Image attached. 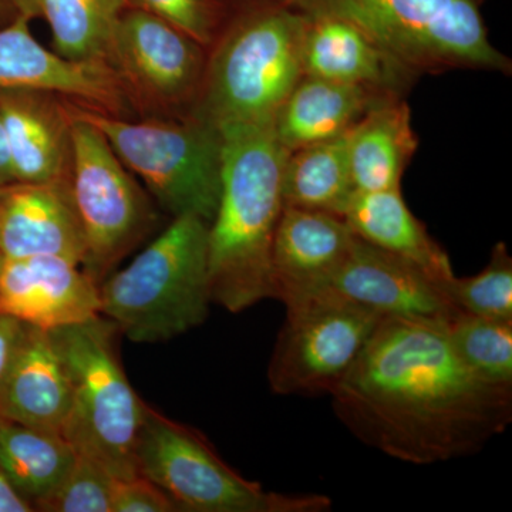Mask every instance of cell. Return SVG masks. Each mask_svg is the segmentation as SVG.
Segmentation results:
<instances>
[{"instance_id": "6da1fadb", "label": "cell", "mask_w": 512, "mask_h": 512, "mask_svg": "<svg viewBox=\"0 0 512 512\" xmlns=\"http://www.w3.org/2000/svg\"><path fill=\"white\" fill-rule=\"evenodd\" d=\"M330 396L357 440L416 466L473 456L512 421V386L477 376L427 320L383 318Z\"/></svg>"}, {"instance_id": "7a4b0ae2", "label": "cell", "mask_w": 512, "mask_h": 512, "mask_svg": "<svg viewBox=\"0 0 512 512\" xmlns=\"http://www.w3.org/2000/svg\"><path fill=\"white\" fill-rule=\"evenodd\" d=\"M221 194L208 225L212 303L239 313L271 299V255L284 211L282 173L288 151L272 124L221 128Z\"/></svg>"}, {"instance_id": "3957f363", "label": "cell", "mask_w": 512, "mask_h": 512, "mask_svg": "<svg viewBox=\"0 0 512 512\" xmlns=\"http://www.w3.org/2000/svg\"><path fill=\"white\" fill-rule=\"evenodd\" d=\"M306 23V13L286 6L231 12L208 47L192 116L217 130L274 123L279 107L303 76Z\"/></svg>"}, {"instance_id": "277c9868", "label": "cell", "mask_w": 512, "mask_h": 512, "mask_svg": "<svg viewBox=\"0 0 512 512\" xmlns=\"http://www.w3.org/2000/svg\"><path fill=\"white\" fill-rule=\"evenodd\" d=\"M208 222L173 218L143 251L99 286L100 315L134 343L167 342L210 315Z\"/></svg>"}, {"instance_id": "5b68a950", "label": "cell", "mask_w": 512, "mask_h": 512, "mask_svg": "<svg viewBox=\"0 0 512 512\" xmlns=\"http://www.w3.org/2000/svg\"><path fill=\"white\" fill-rule=\"evenodd\" d=\"M72 383L64 439L117 480L136 477V444L147 403L121 365L111 320L97 315L50 330Z\"/></svg>"}, {"instance_id": "8992f818", "label": "cell", "mask_w": 512, "mask_h": 512, "mask_svg": "<svg viewBox=\"0 0 512 512\" xmlns=\"http://www.w3.org/2000/svg\"><path fill=\"white\" fill-rule=\"evenodd\" d=\"M483 0H298L306 15L333 16L362 30L417 76L450 70L511 72L481 13Z\"/></svg>"}, {"instance_id": "52a82bcc", "label": "cell", "mask_w": 512, "mask_h": 512, "mask_svg": "<svg viewBox=\"0 0 512 512\" xmlns=\"http://www.w3.org/2000/svg\"><path fill=\"white\" fill-rule=\"evenodd\" d=\"M76 116L107 138L158 210L173 218L197 215L214 220L221 194L222 136L192 114L177 117H117L83 109Z\"/></svg>"}, {"instance_id": "ba28073f", "label": "cell", "mask_w": 512, "mask_h": 512, "mask_svg": "<svg viewBox=\"0 0 512 512\" xmlns=\"http://www.w3.org/2000/svg\"><path fill=\"white\" fill-rule=\"evenodd\" d=\"M137 474L160 487L180 512H328L326 495L265 491L228 466L210 440L146 407L136 444Z\"/></svg>"}, {"instance_id": "9c48e42d", "label": "cell", "mask_w": 512, "mask_h": 512, "mask_svg": "<svg viewBox=\"0 0 512 512\" xmlns=\"http://www.w3.org/2000/svg\"><path fill=\"white\" fill-rule=\"evenodd\" d=\"M70 114V191L86 248L82 268L100 286L156 232L161 211L99 128L76 116L72 109Z\"/></svg>"}, {"instance_id": "30bf717a", "label": "cell", "mask_w": 512, "mask_h": 512, "mask_svg": "<svg viewBox=\"0 0 512 512\" xmlns=\"http://www.w3.org/2000/svg\"><path fill=\"white\" fill-rule=\"evenodd\" d=\"M208 47L167 20L124 10L104 53L133 117L187 116L200 93Z\"/></svg>"}, {"instance_id": "8fae6325", "label": "cell", "mask_w": 512, "mask_h": 512, "mask_svg": "<svg viewBox=\"0 0 512 512\" xmlns=\"http://www.w3.org/2000/svg\"><path fill=\"white\" fill-rule=\"evenodd\" d=\"M383 316L325 291L286 308L268 365L272 392L281 396L330 394L345 379Z\"/></svg>"}, {"instance_id": "7c38bea8", "label": "cell", "mask_w": 512, "mask_h": 512, "mask_svg": "<svg viewBox=\"0 0 512 512\" xmlns=\"http://www.w3.org/2000/svg\"><path fill=\"white\" fill-rule=\"evenodd\" d=\"M29 20L18 16L0 28V89L60 94L83 109L133 117L116 77L103 60H70L40 45Z\"/></svg>"}, {"instance_id": "4fadbf2b", "label": "cell", "mask_w": 512, "mask_h": 512, "mask_svg": "<svg viewBox=\"0 0 512 512\" xmlns=\"http://www.w3.org/2000/svg\"><path fill=\"white\" fill-rule=\"evenodd\" d=\"M328 291L383 318L446 325L458 312L444 295L443 285L420 266L357 237Z\"/></svg>"}, {"instance_id": "5bb4252c", "label": "cell", "mask_w": 512, "mask_h": 512, "mask_svg": "<svg viewBox=\"0 0 512 512\" xmlns=\"http://www.w3.org/2000/svg\"><path fill=\"white\" fill-rule=\"evenodd\" d=\"M355 239L343 218L284 207L272 245L271 299L291 308L328 291Z\"/></svg>"}, {"instance_id": "9a60e30c", "label": "cell", "mask_w": 512, "mask_h": 512, "mask_svg": "<svg viewBox=\"0 0 512 512\" xmlns=\"http://www.w3.org/2000/svg\"><path fill=\"white\" fill-rule=\"evenodd\" d=\"M0 315L52 330L100 315L99 285L60 256L0 261Z\"/></svg>"}, {"instance_id": "2e32d148", "label": "cell", "mask_w": 512, "mask_h": 512, "mask_svg": "<svg viewBox=\"0 0 512 512\" xmlns=\"http://www.w3.org/2000/svg\"><path fill=\"white\" fill-rule=\"evenodd\" d=\"M69 101L46 90L0 89V121L15 181L70 180L73 119Z\"/></svg>"}, {"instance_id": "e0dca14e", "label": "cell", "mask_w": 512, "mask_h": 512, "mask_svg": "<svg viewBox=\"0 0 512 512\" xmlns=\"http://www.w3.org/2000/svg\"><path fill=\"white\" fill-rule=\"evenodd\" d=\"M84 238L69 181L0 185V256H60L82 266Z\"/></svg>"}, {"instance_id": "ac0fdd59", "label": "cell", "mask_w": 512, "mask_h": 512, "mask_svg": "<svg viewBox=\"0 0 512 512\" xmlns=\"http://www.w3.org/2000/svg\"><path fill=\"white\" fill-rule=\"evenodd\" d=\"M72 383L52 332L23 323L0 390V419L63 433Z\"/></svg>"}, {"instance_id": "d6986e66", "label": "cell", "mask_w": 512, "mask_h": 512, "mask_svg": "<svg viewBox=\"0 0 512 512\" xmlns=\"http://www.w3.org/2000/svg\"><path fill=\"white\" fill-rule=\"evenodd\" d=\"M302 70L303 76L367 87L396 97H404L419 77L352 23L325 15H308Z\"/></svg>"}, {"instance_id": "ffe728a7", "label": "cell", "mask_w": 512, "mask_h": 512, "mask_svg": "<svg viewBox=\"0 0 512 512\" xmlns=\"http://www.w3.org/2000/svg\"><path fill=\"white\" fill-rule=\"evenodd\" d=\"M393 99L404 97L302 76L279 107L272 128L281 146L291 153L345 136L370 110Z\"/></svg>"}, {"instance_id": "44dd1931", "label": "cell", "mask_w": 512, "mask_h": 512, "mask_svg": "<svg viewBox=\"0 0 512 512\" xmlns=\"http://www.w3.org/2000/svg\"><path fill=\"white\" fill-rule=\"evenodd\" d=\"M343 220L357 238L413 262L441 285L453 278L447 252L409 210L402 188L355 192Z\"/></svg>"}, {"instance_id": "7402d4cb", "label": "cell", "mask_w": 512, "mask_h": 512, "mask_svg": "<svg viewBox=\"0 0 512 512\" xmlns=\"http://www.w3.org/2000/svg\"><path fill=\"white\" fill-rule=\"evenodd\" d=\"M419 140L404 99L384 101L348 133L350 175L355 192L400 190Z\"/></svg>"}, {"instance_id": "603a6c76", "label": "cell", "mask_w": 512, "mask_h": 512, "mask_svg": "<svg viewBox=\"0 0 512 512\" xmlns=\"http://www.w3.org/2000/svg\"><path fill=\"white\" fill-rule=\"evenodd\" d=\"M76 458L63 434L0 419V471L33 512L59 487Z\"/></svg>"}, {"instance_id": "cb8c5ba5", "label": "cell", "mask_w": 512, "mask_h": 512, "mask_svg": "<svg viewBox=\"0 0 512 512\" xmlns=\"http://www.w3.org/2000/svg\"><path fill=\"white\" fill-rule=\"evenodd\" d=\"M353 194L348 134L298 148L286 156L282 173L284 207L328 212L343 218Z\"/></svg>"}, {"instance_id": "d4e9b609", "label": "cell", "mask_w": 512, "mask_h": 512, "mask_svg": "<svg viewBox=\"0 0 512 512\" xmlns=\"http://www.w3.org/2000/svg\"><path fill=\"white\" fill-rule=\"evenodd\" d=\"M127 0H43L52 47L70 60H103Z\"/></svg>"}, {"instance_id": "484cf974", "label": "cell", "mask_w": 512, "mask_h": 512, "mask_svg": "<svg viewBox=\"0 0 512 512\" xmlns=\"http://www.w3.org/2000/svg\"><path fill=\"white\" fill-rule=\"evenodd\" d=\"M444 328L468 369L488 382L512 386V320L457 312Z\"/></svg>"}, {"instance_id": "4316f807", "label": "cell", "mask_w": 512, "mask_h": 512, "mask_svg": "<svg viewBox=\"0 0 512 512\" xmlns=\"http://www.w3.org/2000/svg\"><path fill=\"white\" fill-rule=\"evenodd\" d=\"M444 295L458 312L480 318L512 320V258L503 242L495 245L483 271L448 279Z\"/></svg>"}, {"instance_id": "83f0119b", "label": "cell", "mask_w": 512, "mask_h": 512, "mask_svg": "<svg viewBox=\"0 0 512 512\" xmlns=\"http://www.w3.org/2000/svg\"><path fill=\"white\" fill-rule=\"evenodd\" d=\"M117 483L109 471L77 454L62 483L36 505L35 512H113Z\"/></svg>"}, {"instance_id": "f1b7e54d", "label": "cell", "mask_w": 512, "mask_h": 512, "mask_svg": "<svg viewBox=\"0 0 512 512\" xmlns=\"http://www.w3.org/2000/svg\"><path fill=\"white\" fill-rule=\"evenodd\" d=\"M130 8L144 10L184 30L210 47L220 35L229 12L221 0H127Z\"/></svg>"}, {"instance_id": "f546056e", "label": "cell", "mask_w": 512, "mask_h": 512, "mask_svg": "<svg viewBox=\"0 0 512 512\" xmlns=\"http://www.w3.org/2000/svg\"><path fill=\"white\" fill-rule=\"evenodd\" d=\"M113 512H180L167 494L146 477L119 480L114 494Z\"/></svg>"}, {"instance_id": "4dcf8cb0", "label": "cell", "mask_w": 512, "mask_h": 512, "mask_svg": "<svg viewBox=\"0 0 512 512\" xmlns=\"http://www.w3.org/2000/svg\"><path fill=\"white\" fill-rule=\"evenodd\" d=\"M23 323L8 315H0V390L22 335Z\"/></svg>"}, {"instance_id": "1f68e13d", "label": "cell", "mask_w": 512, "mask_h": 512, "mask_svg": "<svg viewBox=\"0 0 512 512\" xmlns=\"http://www.w3.org/2000/svg\"><path fill=\"white\" fill-rule=\"evenodd\" d=\"M0 512H33L28 501L23 500L0 471Z\"/></svg>"}, {"instance_id": "d6a6232c", "label": "cell", "mask_w": 512, "mask_h": 512, "mask_svg": "<svg viewBox=\"0 0 512 512\" xmlns=\"http://www.w3.org/2000/svg\"><path fill=\"white\" fill-rule=\"evenodd\" d=\"M229 12L241 9L266 8V6H286L296 8L298 0H221Z\"/></svg>"}, {"instance_id": "836d02e7", "label": "cell", "mask_w": 512, "mask_h": 512, "mask_svg": "<svg viewBox=\"0 0 512 512\" xmlns=\"http://www.w3.org/2000/svg\"><path fill=\"white\" fill-rule=\"evenodd\" d=\"M12 181H15V175H13L5 130H3V124L0 121V185L12 183Z\"/></svg>"}, {"instance_id": "e575fe53", "label": "cell", "mask_w": 512, "mask_h": 512, "mask_svg": "<svg viewBox=\"0 0 512 512\" xmlns=\"http://www.w3.org/2000/svg\"><path fill=\"white\" fill-rule=\"evenodd\" d=\"M10 3L18 15L28 19L29 22L43 19V0H10Z\"/></svg>"}, {"instance_id": "d590c367", "label": "cell", "mask_w": 512, "mask_h": 512, "mask_svg": "<svg viewBox=\"0 0 512 512\" xmlns=\"http://www.w3.org/2000/svg\"><path fill=\"white\" fill-rule=\"evenodd\" d=\"M18 16L10 0H0V28L10 25Z\"/></svg>"}, {"instance_id": "8d00e7d4", "label": "cell", "mask_w": 512, "mask_h": 512, "mask_svg": "<svg viewBox=\"0 0 512 512\" xmlns=\"http://www.w3.org/2000/svg\"><path fill=\"white\" fill-rule=\"evenodd\" d=\"M0 261H2V256H0Z\"/></svg>"}]
</instances>
